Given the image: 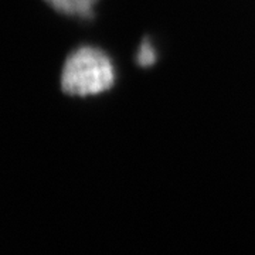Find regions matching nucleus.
<instances>
[{"mask_svg":"<svg viewBox=\"0 0 255 255\" xmlns=\"http://www.w3.org/2000/svg\"><path fill=\"white\" fill-rule=\"evenodd\" d=\"M114 80V67L104 51L80 47L64 63L61 90L68 95H94L110 90Z\"/></svg>","mask_w":255,"mask_h":255,"instance_id":"nucleus-1","label":"nucleus"},{"mask_svg":"<svg viewBox=\"0 0 255 255\" xmlns=\"http://www.w3.org/2000/svg\"><path fill=\"white\" fill-rule=\"evenodd\" d=\"M60 13L70 16H91V9L97 0H46Z\"/></svg>","mask_w":255,"mask_h":255,"instance_id":"nucleus-2","label":"nucleus"},{"mask_svg":"<svg viewBox=\"0 0 255 255\" xmlns=\"http://www.w3.org/2000/svg\"><path fill=\"white\" fill-rule=\"evenodd\" d=\"M137 64L139 65H152L153 61H155V51H153V48L150 46V43H149V40L146 38L145 41L142 43V46L139 48V54H137Z\"/></svg>","mask_w":255,"mask_h":255,"instance_id":"nucleus-3","label":"nucleus"}]
</instances>
